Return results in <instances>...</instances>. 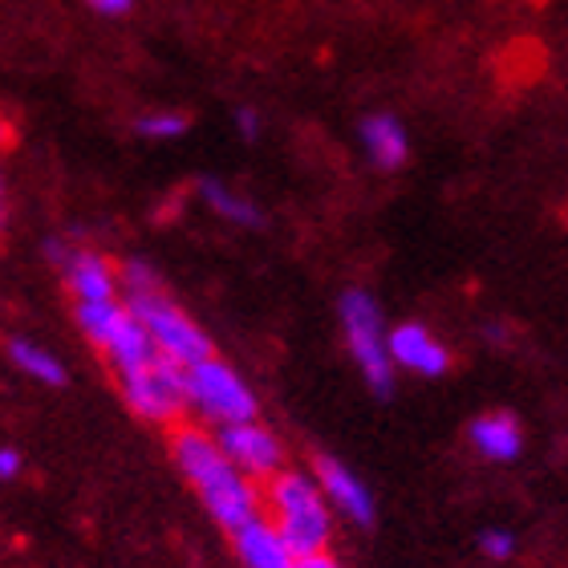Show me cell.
Here are the masks:
<instances>
[{
  "label": "cell",
  "mask_w": 568,
  "mask_h": 568,
  "mask_svg": "<svg viewBox=\"0 0 568 568\" xmlns=\"http://www.w3.org/2000/svg\"><path fill=\"white\" fill-rule=\"evenodd\" d=\"M171 463L179 475L195 487V496L203 499V508L224 532H236L240 524L264 516L261 487L244 479V475L224 459V450L215 447V435L203 426L179 423L171 426Z\"/></svg>",
  "instance_id": "cell-1"
},
{
  "label": "cell",
  "mask_w": 568,
  "mask_h": 568,
  "mask_svg": "<svg viewBox=\"0 0 568 568\" xmlns=\"http://www.w3.org/2000/svg\"><path fill=\"white\" fill-rule=\"evenodd\" d=\"M268 504V524L284 536V545L293 548V557H313V552H329L333 540V508L325 504L321 487L305 471H276L268 487L261 491Z\"/></svg>",
  "instance_id": "cell-2"
},
{
  "label": "cell",
  "mask_w": 568,
  "mask_h": 568,
  "mask_svg": "<svg viewBox=\"0 0 568 568\" xmlns=\"http://www.w3.org/2000/svg\"><path fill=\"white\" fill-rule=\"evenodd\" d=\"M337 321H342L345 349L354 357L362 382H366L378 398H390L398 369H394L390 354H386V329H390V325H386V313H382L378 296L369 293V288H345V293L337 296Z\"/></svg>",
  "instance_id": "cell-3"
},
{
  "label": "cell",
  "mask_w": 568,
  "mask_h": 568,
  "mask_svg": "<svg viewBox=\"0 0 568 568\" xmlns=\"http://www.w3.org/2000/svg\"><path fill=\"white\" fill-rule=\"evenodd\" d=\"M183 390H187V410L212 426L252 423L261 418V398L224 357H203L183 369Z\"/></svg>",
  "instance_id": "cell-4"
},
{
  "label": "cell",
  "mask_w": 568,
  "mask_h": 568,
  "mask_svg": "<svg viewBox=\"0 0 568 568\" xmlns=\"http://www.w3.org/2000/svg\"><path fill=\"white\" fill-rule=\"evenodd\" d=\"M126 308L142 321V329H146V337L154 342L159 357L175 362L179 369H187V366H195V362H203V357L215 354L212 337L200 329V321H191L187 313L166 296V288L126 296Z\"/></svg>",
  "instance_id": "cell-5"
},
{
  "label": "cell",
  "mask_w": 568,
  "mask_h": 568,
  "mask_svg": "<svg viewBox=\"0 0 568 568\" xmlns=\"http://www.w3.org/2000/svg\"><path fill=\"white\" fill-rule=\"evenodd\" d=\"M122 403L131 415L151 426H179L187 415V390H183V369L166 357H154L151 366L131 369L119 378Z\"/></svg>",
  "instance_id": "cell-6"
},
{
  "label": "cell",
  "mask_w": 568,
  "mask_h": 568,
  "mask_svg": "<svg viewBox=\"0 0 568 568\" xmlns=\"http://www.w3.org/2000/svg\"><path fill=\"white\" fill-rule=\"evenodd\" d=\"M45 261L53 264L73 293V301H114L119 296V264L94 248H78L73 240L49 236Z\"/></svg>",
  "instance_id": "cell-7"
},
{
  "label": "cell",
  "mask_w": 568,
  "mask_h": 568,
  "mask_svg": "<svg viewBox=\"0 0 568 568\" xmlns=\"http://www.w3.org/2000/svg\"><path fill=\"white\" fill-rule=\"evenodd\" d=\"M215 447L224 450V459L236 467L244 479L252 484H268L276 471H284V443L261 423H232V426H215Z\"/></svg>",
  "instance_id": "cell-8"
},
{
  "label": "cell",
  "mask_w": 568,
  "mask_h": 568,
  "mask_svg": "<svg viewBox=\"0 0 568 568\" xmlns=\"http://www.w3.org/2000/svg\"><path fill=\"white\" fill-rule=\"evenodd\" d=\"M386 354H390L394 369H406L415 378H447L455 366V354L423 321H398L394 329H386Z\"/></svg>",
  "instance_id": "cell-9"
},
{
  "label": "cell",
  "mask_w": 568,
  "mask_h": 568,
  "mask_svg": "<svg viewBox=\"0 0 568 568\" xmlns=\"http://www.w3.org/2000/svg\"><path fill=\"white\" fill-rule=\"evenodd\" d=\"M313 479H317L325 504L342 511L345 520L362 524V528H369V524L378 520L374 491H369L366 479H362L357 471H349L342 459H333V455H317V459H313Z\"/></svg>",
  "instance_id": "cell-10"
},
{
  "label": "cell",
  "mask_w": 568,
  "mask_h": 568,
  "mask_svg": "<svg viewBox=\"0 0 568 568\" xmlns=\"http://www.w3.org/2000/svg\"><path fill=\"white\" fill-rule=\"evenodd\" d=\"M357 139H362L369 166H378V171H403L410 163V134H406L403 119L390 114V110L366 114L357 122Z\"/></svg>",
  "instance_id": "cell-11"
},
{
  "label": "cell",
  "mask_w": 568,
  "mask_h": 568,
  "mask_svg": "<svg viewBox=\"0 0 568 568\" xmlns=\"http://www.w3.org/2000/svg\"><path fill=\"white\" fill-rule=\"evenodd\" d=\"M232 536V548H236V560L244 568H293V548L284 545V536L276 532L268 516H256V520L240 524Z\"/></svg>",
  "instance_id": "cell-12"
},
{
  "label": "cell",
  "mask_w": 568,
  "mask_h": 568,
  "mask_svg": "<svg viewBox=\"0 0 568 568\" xmlns=\"http://www.w3.org/2000/svg\"><path fill=\"white\" fill-rule=\"evenodd\" d=\"M467 438H471V447L487 463H516L524 450V426L508 410H487V415H479L467 426Z\"/></svg>",
  "instance_id": "cell-13"
},
{
  "label": "cell",
  "mask_w": 568,
  "mask_h": 568,
  "mask_svg": "<svg viewBox=\"0 0 568 568\" xmlns=\"http://www.w3.org/2000/svg\"><path fill=\"white\" fill-rule=\"evenodd\" d=\"M98 354L106 357V366L122 378V374H131V369L151 366L154 357H159V349H154V342L146 337L142 321L134 317V313H126V321H122L119 329L110 333V342L102 345Z\"/></svg>",
  "instance_id": "cell-14"
},
{
  "label": "cell",
  "mask_w": 568,
  "mask_h": 568,
  "mask_svg": "<svg viewBox=\"0 0 568 568\" xmlns=\"http://www.w3.org/2000/svg\"><path fill=\"white\" fill-rule=\"evenodd\" d=\"M200 195H203V203L220 215V220H227V224L248 227V232H261V227H268V215H264L261 207L248 200V195H240L232 183H224V179L203 175L200 179Z\"/></svg>",
  "instance_id": "cell-15"
},
{
  "label": "cell",
  "mask_w": 568,
  "mask_h": 568,
  "mask_svg": "<svg viewBox=\"0 0 568 568\" xmlns=\"http://www.w3.org/2000/svg\"><path fill=\"white\" fill-rule=\"evenodd\" d=\"M9 362L21 369L24 378L41 382V386H53V390H61V386L70 382V374H65V366H61V357L53 354V349H45V345L29 342V337H12Z\"/></svg>",
  "instance_id": "cell-16"
},
{
  "label": "cell",
  "mask_w": 568,
  "mask_h": 568,
  "mask_svg": "<svg viewBox=\"0 0 568 568\" xmlns=\"http://www.w3.org/2000/svg\"><path fill=\"white\" fill-rule=\"evenodd\" d=\"M126 313H131V308H126L122 296H114V301H73V321H78L82 337L94 345V349H102V345L110 342V333L126 321Z\"/></svg>",
  "instance_id": "cell-17"
},
{
  "label": "cell",
  "mask_w": 568,
  "mask_h": 568,
  "mask_svg": "<svg viewBox=\"0 0 568 568\" xmlns=\"http://www.w3.org/2000/svg\"><path fill=\"white\" fill-rule=\"evenodd\" d=\"M191 131V119L179 110H146L134 119V134L146 142H175Z\"/></svg>",
  "instance_id": "cell-18"
},
{
  "label": "cell",
  "mask_w": 568,
  "mask_h": 568,
  "mask_svg": "<svg viewBox=\"0 0 568 568\" xmlns=\"http://www.w3.org/2000/svg\"><path fill=\"white\" fill-rule=\"evenodd\" d=\"M159 288H166V284H163V276H159V268H154L151 261L131 256V261L119 264V293L139 296V293H159Z\"/></svg>",
  "instance_id": "cell-19"
},
{
  "label": "cell",
  "mask_w": 568,
  "mask_h": 568,
  "mask_svg": "<svg viewBox=\"0 0 568 568\" xmlns=\"http://www.w3.org/2000/svg\"><path fill=\"white\" fill-rule=\"evenodd\" d=\"M479 552L487 560H511L516 557V536L508 528H487V532H479Z\"/></svg>",
  "instance_id": "cell-20"
},
{
  "label": "cell",
  "mask_w": 568,
  "mask_h": 568,
  "mask_svg": "<svg viewBox=\"0 0 568 568\" xmlns=\"http://www.w3.org/2000/svg\"><path fill=\"white\" fill-rule=\"evenodd\" d=\"M232 122H236V134L244 142H261V110L252 106V102H240L236 114H232Z\"/></svg>",
  "instance_id": "cell-21"
},
{
  "label": "cell",
  "mask_w": 568,
  "mask_h": 568,
  "mask_svg": "<svg viewBox=\"0 0 568 568\" xmlns=\"http://www.w3.org/2000/svg\"><path fill=\"white\" fill-rule=\"evenodd\" d=\"M134 4H139V0H85V9L94 12V17H102V21H122V17H131Z\"/></svg>",
  "instance_id": "cell-22"
},
{
  "label": "cell",
  "mask_w": 568,
  "mask_h": 568,
  "mask_svg": "<svg viewBox=\"0 0 568 568\" xmlns=\"http://www.w3.org/2000/svg\"><path fill=\"white\" fill-rule=\"evenodd\" d=\"M21 467H24L21 450H17V447H0V479H17V475H21Z\"/></svg>",
  "instance_id": "cell-23"
},
{
  "label": "cell",
  "mask_w": 568,
  "mask_h": 568,
  "mask_svg": "<svg viewBox=\"0 0 568 568\" xmlns=\"http://www.w3.org/2000/svg\"><path fill=\"white\" fill-rule=\"evenodd\" d=\"M293 568H342L333 552H313V557H296Z\"/></svg>",
  "instance_id": "cell-24"
},
{
  "label": "cell",
  "mask_w": 568,
  "mask_h": 568,
  "mask_svg": "<svg viewBox=\"0 0 568 568\" xmlns=\"http://www.w3.org/2000/svg\"><path fill=\"white\" fill-rule=\"evenodd\" d=\"M0 212H4V175H0Z\"/></svg>",
  "instance_id": "cell-25"
},
{
  "label": "cell",
  "mask_w": 568,
  "mask_h": 568,
  "mask_svg": "<svg viewBox=\"0 0 568 568\" xmlns=\"http://www.w3.org/2000/svg\"><path fill=\"white\" fill-rule=\"evenodd\" d=\"M0 215H4V212H0Z\"/></svg>",
  "instance_id": "cell-26"
}]
</instances>
